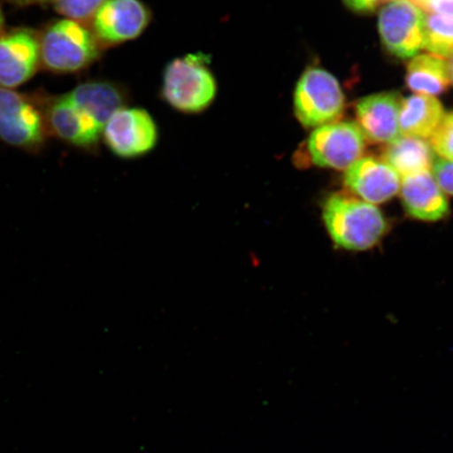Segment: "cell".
<instances>
[{
	"label": "cell",
	"mask_w": 453,
	"mask_h": 453,
	"mask_svg": "<svg viewBox=\"0 0 453 453\" xmlns=\"http://www.w3.org/2000/svg\"><path fill=\"white\" fill-rule=\"evenodd\" d=\"M324 220L334 242L349 251L376 246L388 229L387 220L375 205L347 195L327 198Z\"/></svg>",
	"instance_id": "1"
},
{
	"label": "cell",
	"mask_w": 453,
	"mask_h": 453,
	"mask_svg": "<svg viewBox=\"0 0 453 453\" xmlns=\"http://www.w3.org/2000/svg\"><path fill=\"white\" fill-rule=\"evenodd\" d=\"M161 95L180 112L195 115L208 110L218 96L209 56L192 53L170 61L163 73Z\"/></svg>",
	"instance_id": "2"
},
{
	"label": "cell",
	"mask_w": 453,
	"mask_h": 453,
	"mask_svg": "<svg viewBox=\"0 0 453 453\" xmlns=\"http://www.w3.org/2000/svg\"><path fill=\"white\" fill-rule=\"evenodd\" d=\"M39 47L45 69L59 73L87 69L99 58L102 49L90 28L67 19L45 28Z\"/></svg>",
	"instance_id": "3"
},
{
	"label": "cell",
	"mask_w": 453,
	"mask_h": 453,
	"mask_svg": "<svg viewBox=\"0 0 453 453\" xmlns=\"http://www.w3.org/2000/svg\"><path fill=\"white\" fill-rule=\"evenodd\" d=\"M345 99L337 79L320 67L303 73L294 94V111L305 128L324 127L342 117Z\"/></svg>",
	"instance_id": "4"
},
{
	"label": "cell",
	"mask_w": 453,
	"mask_h": 453,
	"mask_svg": "<svg viewBox=\"0 0 453 453\" xmlns=\"http://www.w3.org/2000/svg\"><path fill=\"white\" fill-rule=\"evenodd\" d=\"M49 127L45 112L35 102L14 89L0 88V139L19 149L42 147Z\"/></svg>",
	"instance_id": "5"
},
{
	"label": "cell",
	"mask_w": 453,
	"mask_h": 453,
	"mask_svg": "<svg viewBox=\"0 0 453 453\" xmlns=\"http://www.w3.org/2000/svg\"><path fill=\"white\" fill-rule=\"evenodd\" d=\"M102 137L113 155L130 160L154 150L158 129L149 111L139 107H122L107 121Z\"/></svg>",
	"instance_id": "6"
},
{
	"label": "cell",
	"mask_w": 453,
	"mask_h": 453,
	"mask_svg": "<svg viewBox=\"0 0 453 453\" xmlns=\"http://www.w3.org/2000/svg\"><path fill=\"white\" fill-rule=\"evenodd\" d=\"M382 43L396 58L410 59L425 48V15L411 0H389L379 14Z\"/></svg>",
	"instance_id": "7"
},
{
	"label": "cell",
	"mask_w": 453,
	"mask_h": 453,
	"mask_svg": "<svg viewBox=\"0 0 453 453\" xmlns=\"http://www.w3.org/2000/svg\"><path fill=\"white\" fill-rule=\"evenodd\" d=\"M365 149V134L354 122L326 124L315 129L308 140L311 160L319 167L348 169Z\"/></svg>",
	"instance_id": "8"
},
{
	"label": "cell",
	"mask_w": 453,
	"mask_h": 453,
	"mask_svg": "<svg viewBox=\"0 0 453 453\" xmlns=\"http://www.w3.org/2000/svg\"><path fill=\"white\" fill-rule=\"evenodd\" d=\"M151 11L141 0H107L90 24L102 48L134 41L150 27Z\"/></svg>",
	"instance_id": "9"
},
{
	"label": "cell",
	"mask_w": 453,
	"mask_h": 453,
	"mask_svg": "<svg viewBox=\"0 0 453 453\" xmlns=\"http://www.w3.org/2000/svg\"><path fill=\"white\" fill-rule=\"evenodd\" d=\"M41 64L37 34L19 28L0 35V88L13 89L35 75Z\"/></svg>",
	"instance_id": "10"
},
{
	"label": "cell",
	"mask_w": 453,
	"mask_h": 453,
	"mask_svg": "<svg viewBox=\"0 0 453 453\" xmlns=\"http://www.w3.org/2000/svg\"><path fill=\"white\" fill-rule=\"evenodd\" d=\"M402 99L398 93L367 96L356 106L358 127L372 143L390 144L400 138Z\"/></svg>",
	"instance_id": "11"
},
{
	"label": "cell",
	"mask_w": 453,
	"mask_h": 453,
	"mask_svg": "<svg viewBox=\"0 0 453 453\" xmlns=\"http://www.w3.org/2000/svg\"><path fill=\"white\" fill-rule=\"evenodd\" d=\"M345 185L362 201L382 203L393 198L400 190V175L383 160L365 157L356 161L345 173Z\"/></svg>",
	"instance_id": "12"
},
{
	"label": "cell",
	"mask_w": 453,
	"mask_h": 453,
	"mask_svg": "<svg viewBox=\"0 0 453 453\" xmlns=\"http://www.w3.org/2000/svg\"><path fill=\"white\" fill-rule=\"evenodd\" d=\"M45 119L49 130L57 137L81 149H93L104 132L99 124L73 104L66 95L50 102Z\"/></svg>",
	"instance_id": "13"
},
{
	"label": "cell",
	"mask_w": 453,
	"mask_h": 453,
	"mask_svg": "<svg viewBox=\"0 0 453 453\" xmlns=\"http://www.w3.org/2000/svg\"><path fill=\"white\" fill-rule=\"evenodd\" d=\"M401 196L407 213L425 222L443 219L449 211L444 191L429 172L403 178Z\"/></svg>",
	"instance_id": "14"
},
{
	"label": "cell",
	"mask_w": 453,
	"mask_h": 453,
	"mask_svg": "<svg viewBox=\"0 0 453 453\" xmlns=\"http://www.w3.org/2000/svg\"><path fill=\"white\" fill-rule=\"evenodd\" d=\"M66 96L79 109L92 117L102 129L113 113L126 107L127 101L126 88L111 81L85 82Z\"/></svg>",
	"instance_id": "15"
},
{
	"label": "cell",
	"mask_w": 453,
	"mask_h": 453,
	"mask_svg": "<svg viewBox=\"0 0 453 453\" xmlns=\"http://www.w3.org/2000/svg\"><path fill=\"white\" fill-rule=\"evenodd\" d=\"M443 106L433 96L416 95L402 100L400 133L403 137H432L444 117Z\"/></svg>",
	"instance_id": "16"
},
{
	"label": "cell",
	"mask_w": 453,
	"mask_h": 453,
	"mask_svg": "<svg viewBox=\"0 0 453 453\" xmlns=\"http://www.w3.org/2000/svg\"><path fill=\"white\" fill-rule=\"evenodd\" d=\"M383 158L402 177L426 173L433 167L434 150L426 141L400 137L385 146Z\"/></svg>",
	"instance_id": "17"
},
{
	"label": "cell",
	"mask_w": 453,
	"mask_h": 453,
	"mask_svg": "<svg viewBox=\"0 0 453 453\" xmlns=\"http://www.w3.org/2000/svg\"><path fill=\"white\" fill-rule=\"evenodd\" d=\"M451 81L449 62L435 55H420L407 67L406 84L412 92L434 96L449 89Z\"/></svg>",
	"instance_id": "18"
},
{
	"label": "cell",
	"mask_w": 453,
	"mask_h": 453,
	"mask_svg": "<svg viewBox=\"0 0 453 453\" xmlns=\"http://www.w3.org/2000/svg\"><path fill=\"white\" fill-rule=\"evenodd\" d=\"M434 55H453V19L449 16L429 13L425 16V48Z\"/></svg>",
	"instance_id": "19"
},
{
	"label": "cell",
	"mask_w": 453,
	"mask_h": 453,
	"mask_svg": "<svg viewBox=\"0 0 453 453\" xmlns=\"http://www.w3.org/2000/svg\"><path fill=\"white\" fill-rule=\"evenodd\" d=\"M54 7L65 19L90 24L107 0H53Z\"/></svg>",
	"instance_id": "20"
},
{
	"label": "cell",
	"mask_w": 453,
	"mask_h": 453,
	"mask_svg": "<svg viewBox=\"0 0 453 453\" xmlns=\"http://www.w3.org/2000/svg\"><path fill=\"white\" fill-rule=\"evenodd\" d=\"M430 146L441 158L453 161V111L445 113L443 120L430 137Z\"/></svg>",
	"instance_id": "21"
},
{
	"label": "cell",
	"mask_w": 453,
	"mask_h": 453,
	"mask_svg": "<svg viewBox=\"0 0 453 453\" xmlns=\"http://www.w3.org/2000/svg\"><path fill=\"white\" fill-rule=\"evenodd\" d=\"M433 175L440 188L453 196V161L445 158H434Z\"/></svg>",
	"instance_id": "22"
},
{
	"label": "cell",
	"mask_w": 453,
	"mask_h": 453,
	"mask_svg": "<svg viewBox=\"0 0 453 453\" xmlns=\"http://www.w3.org/2000/svg\"><path fill=\"white\" fill-rule=\"evenodd\" d=\"M418 7L429 13L449 16L453 19V0H411Z\"/></svg>",
	"instance_id": "23"
},
{
	"label": "cell",
	"mask_w": 453,
	"mask_h": 453,
	"mask_svg": "<svg viewBox=\"0 0 453 453\" xmlns=\"http://www.w3.org/2000/svg\"><path fill=\"white\" fill-rule=\"evenodd\" d=\"M389 0H344L350 10L358 13H370L375 11L378 5Z\"/></svg>",
	"instance_id": "24"
},
{
	"label": "cell",
	"mask_w": 453,
	"mask_h": 453,
	"mask_svg": "<svg viewBox=\"0 0 453 453\" xmlns=\"http://www.w3.org/2000/svg\"><path fill=\"white\" fill-rule=\"evenodd\" d=\"M10 2H12L14 4H33L53 2V0H10Z\"/></svg>",
	"instance_id": "25"
},
{
	"label": "cell",
	"mask_w": 453,
	"mask_h": 453,
	"mask_svg": "<svg viewBox=\"0 0 453 453\" xmlns=\"http://www.w3.org/2000/svg\"><path fill=\"white\" fill-rule=\"evenodd\" d=\"M3 27H4V15L2 12V9H0V35H2Z\"/></svg>",
	"instance_id": "26"
},
{
	"label": "cell",
	"mask_w": 453,
	"mask_h": 453,
	"mask_svg": "<svg viewBox=\"0 0 453 453\" xmlns=\"http://www.w3.org/2000/svg\"><path fill=\"white\" fill-rule=\"evenodd\" d=\"M449 69H450V76H451L452 81H453V55H452L451 62H450V65H449Z\"/></svg>",
	"instance_id": "27"
}]
</instances>
